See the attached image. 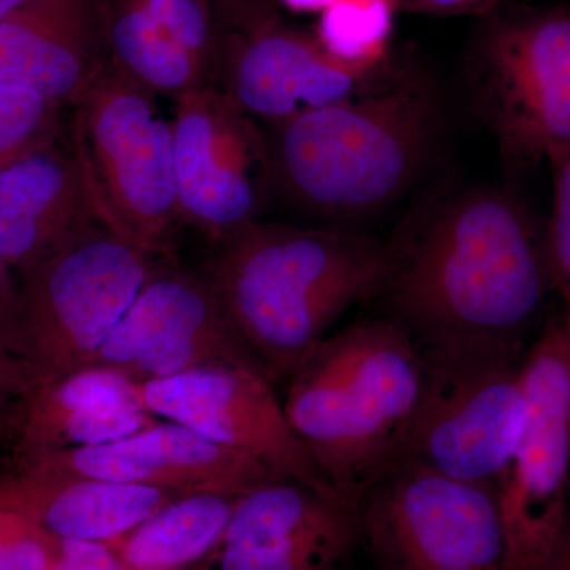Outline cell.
Masks as SVG:
<instances>
[{"label": "cell", "instance_id": "obj_13", "mask_svg": "<svg viewBox=\"0 0 570 570\" xmlns=\"http://www.w3.org/2000/svg\"><path fill=\"white\" fill-rule=\"evenodd\" d=\"M140 396L154 417L190 428L220 448L258 461L281 478L343 498L295 433L264 371L253 366L204 367L145 382Z\"/></svg>", "mask_w": 570, "mask_h": 570}, {"label": "cell", "instance_id": "obj_30", "mask_svg": "<svg viewBox=\"0 0 570 570\" xmlns=\"http://www.w3.org/2000/svg\"><path fill=\"white\" fill-rule=\"evenodd\" d=\"M502 0H396L400 10L433 17H491Z\"/></svg>", "mask_w": 570, "mask_h": 570}, {"label": "cell", "instance_id": "obj_14", "mask_svg": "<svg viewBox=\"0 0 570 570\" xmlns=\"http://www.w3.org/2000/svg\"><path fill=\"white\" fill-rule=\"evenodd\" d=\"M92 365L121 371L138 384L204 367L264 371L236 333L208 273L168 266L145 284Z\"/></svg>", "mask_w": 570, "mask_h": 570}, {"label": "cell", "instance_id": "obj_17", "mask_svg": "<svg viewBox=\"0 0 570 570\" xmlns=\"http://www.w3.org/2000/svg\"><path fill=\"white\" fill-rule=\"evenodd\" d=\"M107 0H22L0 21V85L73 107L108 63Z\"/></svg>", "mask_w": 570, "mask_h": 570}, {"label": "cell", "instance_id": "obj_34", "mask_svg": "<svg viewBox=\"0 0 570 570\" xmlns=\"http://www.w3.org/2000/svg\"><path fill=\"white\" fill-rule=\"evenodd\" d=\"M21 2L22 0H0V21H2L3 18L9 17L11 11L17 9Z\"/></svg>", "mask_w": 570, "mask_h": 570}, {"label": "cell", "instance_id": "obj_29", "mask_svg": "<svg viewBox=\"0 0 570 570\" xmlns=\"http://www.w3.org/2000/svg\"><path fill=\"white\" fill-rule=\"evenodd\" d=\"M52 570H130L108 543L61 542Z\"/></svg>", "mask_w": 570, "mask_h": 570}, {"label": "cell", "instance_id": "obj_21", "mask_svg": "<svg viewBox=\"0 0 570 570\" xmlns=\"http://www.w3.org/2000/svg\"><path fill=\"white\" fill-rule=\"evenodd\" d=\"M105 43L108 62L153 94H181L214 85L212 75L146 13L138 0H107Z\"/></svg>", "mask_w": 570, "mask_h": 570}, {"label": "cell", "instance_id": "obj_20", "mask_svg": "<svg viewBox=\"0 0 570 570\" xmlns=\"http://www.w3.org/2000/svg\"><path fill=\"white\" fill-rule=\"evenodd\" d=\"M178 498L170 491L26 468L0 479V505L59 542H118Z\"/></svg>", "mask_w": 570, "mask_h": 570}, {"label": "cell", "instance_id": "obj_11", "mask_svg": "<svg viewBox=\"0 0 570 570\" xmlns=\"http://www.w3.org/2000/svg\"><path fill=\"white\" fill-rule=\"evenodd\" d=\"M527 419L497 487L504 570H540L570 509V326H547L521 365Z\"/></svg>", "mask_w": 570, "mask_h": 570}, {"label": "cell", "instance_id": "obj_1", "mask_svg": "<svg viewBox=\"0 0 570 570\" xmlns=\"http://www.w3.org/2000/svg\"><path fill=\"white\" fill-rule=\"evenodd\" d=\"M389 253L382 292L423 344L513 347L551 288L546 239L519 198L497 187L445 198Z\"/></svg>", "mask_w": 570, "mask_h": 570}, {"label": "cell", "instance_id": "obj_8", "mask_svg": "<svg viewBox=\"0 0 570 570\" xmlns=\"http://www.w3.org/2000/svg\"><path fill=\"white\" fill-rule=\"evenodd\" d=\"M469 91L512 164L570 153V10L491 18L475 43Z\"/></svg>", "mask_w": 570, "mask_h": 570}, {"label": "cell", "instance_id": "obj_27", "mask_svg": "<svg viewBox=\"0 0 570 570\" xmlns=\"http://www.w3.org/2000/svg\"><path fill=\"white\" fill-rule=\"evenodd\" d=\"M59 543L21 513L0 505V570H52Z\"/></svg>", "mask_w": 570, "mask_h": 570}, {"label": "cell", "instance_id": "obj_3", "mask_svg": "<svg viewBox=\"0 0 570 570\" xmlns=\"http://www.w3.org/2000/svg\"><path fill=\"white\" fill-rule=\"evenodd\" d=\"M444 126L436 82L404 67L382 88L268 126L273 184L322 219H363L417 181Z\"/></svg>", "mask_w": 570, "mask_h": 570}, {"label": "cell", "instance_id": "obj_32", "mask_svg": "<svg viewBox=\"0 0 570 570\" xmlns=\"http://www.w3.org/2000/svg\"><path fill=\"white\" fill-rule=\"evenodd\" d=\"M540 570H570V509L560 538L554 543L549 560Z\"/></svg>", "mask_w": 570, "mask_h": 570}, {"label": "cell", "instance_id": "obj_15", "mask_svg": "<svg viewBox=\"0 0 570 570\" xmlns=\"http://www.w3.org/2000/svg\"><path fill=\"white\" fill-rule=\"evenodd\" d=\"M358 538L356 509L292 479L262 483L236 499L220 570H330Z\"/></svg>", "mask_w": 570, "mask_h": 570}, {"label": "cell", "instance_id": "obj_2", "mask_svg": "<svg viewBox=\"0 0 570 570\" xmlns=\"http://www.w3.org/2000/svg\"><path fill=\"white\" fill-rule=\"evenodd\" d=\"M208 276L269 379L291 376L337 317L382 294L389 247L348 228L254 223L220 238Z\"/></svg>", "mask_w": 570, "mask_h": 570}, {"label": "cell", "instance_id": "obj_19", "mask_svg": "<svg viewBox=\"0 0 570 570\" xmlns=\"http://www.w3.org/2000/svg\"><path fill=\"white\" fill-rule=\"evenodd\" d=\"M140 384L121 371L91 365L40 385L17 439L21 469L61 450L110 444L156 423Z\"/></svg>", "mask_w": 570, "mask_h": 570}, {"label": "cell", "instance_id": "obj_5", "mask_svg": "<svg viewBox=\"0 0 570 570\" xmlns=\"http://www.w3.org/2000/svg\"><path fill=\"white\" fill-rule=\"evenodd\" d=\"M165 257L97 225L18 273L0 341L24 360L37 389L91 366Z\"/></svg>", "mask_w": 570, "mask_h": 570}, {"label": "cell", "instance_id": "obj_25", "mask_svg": "<svg viewBox=\"0 0 570 570\" xmlns=\"http://www.w3.org/2000/svg\"><path fill=\"white\" fill-rule=\"evenodd\" d=\"M160 28L216 80L217 18L214 0H138Z\"/></svg>", "mask_w": 570, "mask_h": 570}, {"label": "cell", "instance_id": "obj_4", "mask_svg": "<svg viewBox=\"0 0 570 570\" xmlns=\"http://www.w3.org/2000/svg\"><path fill=\"white\" fill-rule=\"evenodd\" d=\"M288 422L322 474L358 509L401 455L423 389L422 352L395 318L324 337L291 374Z\"/></svg>", "mask_w": 570, "mask_h": 570}, {"label": "cell", "instance_id": "obj_10", "mask_svg": "<svg viewBox=\"0 0 570 570\" xmlns=\"http://www.w3.org/2000/svg\"><path fill=\"white\" fill-rule=\"evenodd\" d=\"M216 86L250 118L275 126L309 110L382 88L400 73L352 69L316 37L281 20L269 0H214Z\"/></svg>", "mask_w": 570, "mask_h": 570}, {"label": "cell", "instance_id": "obj_16", "mask_svg": "<svg viewBox=\"0 0 570 570\" xmlns=\"http://www.w3.org/2000/svg\"><path fill=\"white\" fill-rule=\"evenodd\" d=\"M26 468L151 487L178 497L213 493L238 498L269 480L285 479L258 461L168 420L110 444L41 456Z\"/></svg>", "mask_w": 570, "mask_h": 570}, {"label": "cell", "instance_id": "obj_31", "mask_svg": "<svg viewBox=\"0 0 570 570\" xmlns=\"http://www.w3.org/2000/svg\"><path fill=\"white\" fill-rule=\"evenodd\" d=\"M13 269L3 261L0 255V328L6 324L13 306L14 294H17V279L11 275Z\"/></svg>", "mask_w": 570, "mask_h": 570}, {"label": "cell", "instance_id": "obj_9", "mask_svg": "<svg viewBox=\"0 0 570 570\" xmlns=\"http://www.w3.org/2000/svg\"><path fill=\"white\" fill-rule=\"evenodd\" d=\"M358 538L379 570H504L497 491L397 459L362 494Z\"/></svg>", "mask_w": 570, "mask_h": 570}, {"label": "cell", "instance_id": "obj_18", "mask_svg": "<svg viewBox=\"0 0 570 570\" xmlns=\"http://www.w3.org/2000/svg\"><path fill=\"white\" fill-rule=\"evenodd\" d=\"M100 225L73 153L48 146L0 170V255L21 273Z\"/></svg>", "mask_w": 570, "mask_h": 570}, {"label": "cell", "instance_id": "obj_22", "mask_svg": "<svg viewBox=\"0 0 570 570\" xmlns=\"http://www.w3.org/2000/svg\"><path fill=\"white\" fill-rule=\"evenodd\" d=\"M238 498L213 493L175 498L119 539L116 553L130 570H183L223 543Z\"/></svg>", "mask_w": 570, "mask_h": 570}, {"label": "cell", "instance_id": "obj_26", "mask_svg": "<svg viewBox=\"0 0 570 570\" xmlns=\"http://www.w3.org/2000/svg\"><path fill=\"white\" fill-rule=\"evenodd\" d=\"M554 171L553 208L546 235L551 287L560 292L562 318L570 326V153L551 164Z\"/></svg>", "mask_w": 570, "mask_h": 570}, {"label": "cell", "instance_id": "obj_7", "mask_svg": "<svg viewBox=\"0 0 570 570\" xmlns=\"http://www.w3.org/2000/svg\"><path fill=\"white\" fill-rule=\"evenodd\" d=\"M423 346L422 396L397 459L497 491L527 419L513 347L489 341Z\"/></svg>", "mask_w": 570, "mask_h": 570}, {"label": "cell", "instance_id": "obj_24", "mask_svg": "<svg viewBox=\"0 0 570 570\" xmlns=\"http://www.w3.org/2000/svg\"><path fill=\"white\" fill-rule=\"evenodd\" d=\"M62 108L29 89L0 85V170L55 145Z\"/></svg>", "mask_w": 570, "mask_h": 570}, {"label": "cell", "instance_id": "obj_6", "mask_svg": "<svg viewBox=\"0 0 570 570\" xmlns=\"http://www.w3.org/2000/svg\"><path fill=\"white\" fill-rule=\"evenodd\" d=\"M71 108V153L97 220L134 245L170 254L181 213L174 127L160 115L156 94L108 62Z\"/></svg>", "mask_w": 570, "mask_h": 570}, {"label": "cell", "instance_id": "obj_12", "mask_svg": "<svg viewBox=\"0 0 570 570\" xmlns=\"http://www.w3.org/2000/svg\"><path fill=\"white\" fill-rule=\"evenodd\" d=\"M176 190L184 219L216 242L258 220L273 184L266 135L216 85L176 97Z\"/></svg>", "mask_w": 570, "mask_h": 570}, {"label": "cell", "instance_id": "obj_23", "mask_svg": "<svg viewBox=\"0 0 570 570\" xmlns=\"http://www.w3.org/2000/svg\"><path fill=\"white\" fill-rule=\"evenodd\" d=\"M396 0H333L318 13L316 39L352 69L382 71L395 66Z\"/></svg>", "mask_w": 570, "mask_h": 570}, {"label": "cell", "instance_id": "obj_33", "mask_svg": "<svg viewBox=\"0 0 570 570\" xmlns=\"http://www.w3.org/2000/svg\"><path fill=\"white\" fill-rule=\"evenodd\" d=\"M281 6L294 11H303V13H321L333 0H276Z\"/></svg>", "mask_w": 570, "mask_h": 570}, {"label": "cell", "instance_id": "obj_28", "mask_svg": "<svg viewBox=\"0 0 570 570\" xmlns=\"http://www.w3.org/2000/svg\"><path fill=\"white\" fill-rule=\"evenodd\" d=\"M37 382L21 356L0 341V438L18 439Z\"/></svg>", "mask_w": 570, "mask_h": 570}]
</instances>
